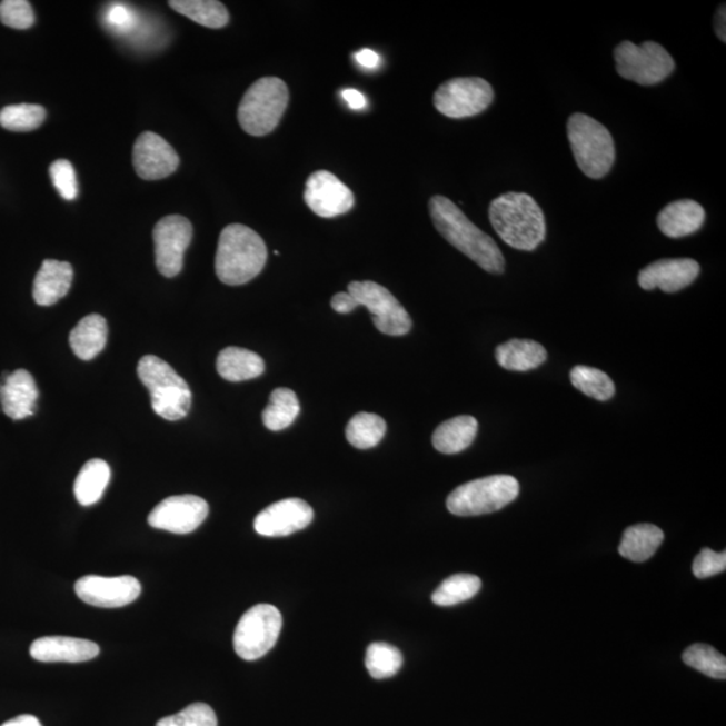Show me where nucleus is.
<instances>
[{"mask_svg": "<svg viewBox=\"0 0 726 726\" xmlns=\"http://www.w3.org/2000/svg\"><path fill=\"white\" fill-rule=\"evenodd\" d=\"M358 307L368 308L372 324L382 334L401 337L412 329V319L394 294L375 281H351L347 287Z\"/></svg>", "mask_w": 726, "mask_h": 726, "instance_id": "9d476101", "label": "nucleus"}, {"mask_svg": "<svg viewBox=\"0 0 726 726\" xmlns=\"http://www.w3.org/2000/svg\"><path fill=\"white\" fill-rule=\"evenodd\" d=\"M111 480V468L101 459H92L81 468L74 481V496L82 506L98 504L105 496L106 488Z\"/></svg>", "mask_w": 726, "mask_h": 726, "instance_id": "cd10ccee", "label": "nucleus"}, {"mask_svg": "<svg viewBox=\"0 0 726 726\" xmlns=\"http://www.w3.org/2000/svg\"><path fill=\"white\" fill-rule=\"evenodd\" d=\"M179 166L176 150L158 133L143 132L133 146V167L145 181L170 177Z\"/></svg>", "mask_w": 726, "mask_h": 726, "instance_id": "f3484780", "label": "nucleus"}, {"mask_svg": "<svg viewBox=\"0 0 726 726\" xmlns=\"http://www.w3.org/2000/svg\"><path fill=\"white\" fill-rule=\"evenodd\" d=\"M73 281V268L66 261L44 260L34 279L33 298L38 306L49 307L67 297Z\"/></svg>", "mask_w": 726, "mask_h": 726, "instance_id": "4be33fe9", "label": "nucleus"}, {"mask_svg": "<svg viewBox=\"0 0 726 726\" xmlns=\"http://www.w3.org/2000/svg\"><path fill=\"white\" fill-rule=\"evenodd\" d=\"M429 215L436 230L468 259L488 274L505 271V257L497 242L468 220L460 208L442 196L429 199Z\"/></svg>", "mask_w": 726, "mask_h": 726, "instance_id": "f257e3e1", "label": "nucleus"}, {"mask_svg": "<svg viewBox=\"0 0 726 726\" xmlns=\"http://www.w3.org/2000/svg\"><path fill=\"white\" fill-rule=\"evenodd\" d=\"M402 662L401 652L388 644H371L366 652V669L376 679L396 676L401 669Z\"/></svg>", "mask_w": 726, "mask_h": 726, "instance_id": "72a5a7b5", "label": "nucleus"}, {"mask_svg": "<svg viewBox=\"0 0 726 726\" xmlns=\"http://www.w3.org/2000/svg\"><path fill=\"white\" fill-rule=\"evenodd\" d=\"M138 377L151 395L153 412L165 420L178 421L189 415L191 390L171 366L157 356H146L138 365Z\"/></svg>", "mask_w": 726, "mask_h": 726, "instance_id": "20e7f679", "label": "nucleus"}, {"mask_svg": "<svg viewBox=\"0 0 726 726\" xmlns=\"http://www.w3.org/2000/svg\"><path fill=\"white\" fill-rule=\"evenodd\" d=\"M106 22L116 33H128L137 26V16L125 4H112L106 12Z\"/></svg>", "mask_w": 726, "mask_h": 726, "instance_id": "a19ab883", "label": "nucleus"}, {"mask_svg": "<svg viewBox=\"0 0 726 726\" xmlns=\"http://www.w3.org/2000/svg\"><path fill=\"white\" fill-rule=\"evenodd\" d=\"M300 414V404L295 391L288 388H278L272 391L265 412L262 422L269 430L278 432L292 426Z\"/></svg>", "mask_w": 726, "mask_h": 726, "instance_id": "c756f323", "label": "nucleus"}, {"mask_svg": "<svg viewBox=\"0 0 726 726\" xmlns=\"http://www.w3.org/2000/svg\"><path fill=\"white\" fill-rule=\"evenodd\" d=\"M0 22L11 29H30L36 23L34 10L26 0H3L0 3Z\"/></svg>", "mask_w": 726, "mask_h": 726, "instance_id": "4c0bfd02", "label": "nucleus"}, {"mask_svg": "<svg viewBox=\"0 0 726 726\" xmlns=\"http://www.w3.org/2000/svg\"><path fill=\"white\" fill-rule=\"evenodd\" d=\"M387 434V422L375 414H357L346 427V439L352 447L370 449L380 445Z\"/></svg>", "mask_w": 726, "mask_h": 726, "instance_id": "7c9ffc66", "label": "nucleus"}, {"mask_svg": "<svg viewBox=\"0 0 726 726\" xmlns=\"http://www.w3.org/2000/svg\"><path fill=\"white\" fill-rule=\"evenodd\" d=\"M614 57L616 70L623 79L639 86L650 87L665 81L676 69L669 51L653 41L642 44L621 42L616 47Z\"/></svg>", "mask_w": 726, "mask_h": 726, "instance_id": "6e6552de", "label": "nucleus"}, {"mask_svg": "<svg viewBox=\"0 0 726 726\" xmlns=\"http://www.w3.org/2000/svg\"><path fill=\"white\" fill-rule=\"evenodd\" d=\"M726 12L725 4L719 6L715 18L716 34L723 42H726Z\"/></svg>", "mask_w": 726, "mask_h": 726, "instance_id": "a18cd8bd", "label": "nucleus"}, {"mask_svg": "<svg viewBox=\"0 0 726 726\" xmlns=\"http://www.w3.org/2000/svg\"><path fill=\"white\" fill-rule=\"evenodd\" d=\"M683 659L687 666L702 672L706 677L726 678V658L709 645L696 644L687 647Z\"/></svg>", "mask_w": 726, "mask_h": 726, "instance_id": "c9c22d12", "label": "nucleus"}, {"mask_svg": "<svg viewBox=\"0 0 726 726\" xmlns=\"http://www.w3.org/2000/svg\"><path fill=\"white\" fill-rule=\"evenodd\" d=\"M51 182L63 199L73 201L79 196V183H77V176L74 167L67 159H58L51 163L50 169Z\"/></svg>", "mask_w": 726, "mask_h": 726, "instance_id": "58836bf2", "label": "nucleus"}, {"mask_svg": "<svg viewBox=\"0 0 726 726\" xmlns=\"http://www.w3.org/2000/svg\"><path fill=\"white\" fill-rule=\"evenodd\" d=\"M488 217L500 239L514 249L530 252L545 240V216L526 192H506L494 199Z\"/></svg>", "mask_w": 726, "mask_h": 726, "instance_id": "f03ea898", "label": "nucleus"}, {"mask_svg": "<svg viewBox=\"0 0 726 726\" xmlns=\"http://www.w3.org/2000/svg\"><path fill=\"white\" fill-rule=\"evenodd\" d=\"M570 381L581 394L597 401H608L615 395V384L607 372L578 365L570 371Z\"/></svg>", "mask_w": 726, "mask_h": 726, "instance_id": "2f4dec72", "label": "nucleus"}, {"mask_svg": "<svg viewBox=\"0 0 726 726\" xmlns=\"http://www.w3.org/2000/svg\"><path fill=\"white\" fill-rule=\"evenodd\" d=\"M342 98L351 109H364L366 107V98L361 92L356 89H346L342 92Z\"/></svg>", "mask_w": 726, "mask_h": 726, "instance_id": "c03bdc74", "label": "nucleus"}, {"mask_svg": "<svg viewBox=\"0 0 726 726\" xmlns=\"http://www.w3.org/2000/svg\"><path fill=\"white\" fill-rule=\"evenodd\" d=\"M209 505L197 496H176L166 498L150 513L149 524L152 528L189 535L207 519Z\"/></svg>", "mask_w": 726, "mask_h": 726, "instance_id": "4468645a", "label": "nucleus"}, {"mask_svg": "<svg viewBox=\"0 0 726 726\" xmlns=\"http://www.w3.org/2000/svg\"><path fill=\"white\" fill-rule=\"evenodd\" d=\"M481 581L474 575H454L446 578L435 590L432 601L436 606L452 607L456 604L473 599L479 593Z\"/></svg>", "mask_w": 726, "mask_h": 726, "instance_id": "473e14b6", "label": "nucleus"}, {"mask_svg": "<svg viewBox=\"0 0 726 726\" xmlns=\"http://www.w3.org/2000/svg\"><path fill=\"white\" fill-rule=\"evenodd\" d=\"M100 647L95 642L69 636H44L30 647L31 658L38 662H69L79 664L98 657Z\"/></svg>", "mask_w": 726, "mask_h": 726, "instance_id": "aec40b11", "label": "nucleus"}, {"mask_svg": "<svg viewBox=\"0 0 726 726\" xmlns=\"http://www.w3.org/2000/svg\"><path fill=\"white\" fill-rule=\"evenodd\" d=\"M76 594L83 603L99 608H120L138 599L140 583L132 576H86L77 580Z\"/></svg>", "mask_w": 726, "mask_h": 726, "instance_id": "2eb2a0df", "label": "nucleus"}, {"mask_svg": "<svg viewBox=\"0 0 726 726\" xmlns=\"http://www.w3.org/2000/svg\"><path fill=\"white\" fill-rule=\"evenodd\" d=\"M217 716L209 705L197 703L177 715L160 719L157 726H217Z\"/></svg>", "mask_w": 726, "mask_h": 726, "instance_id": "e433bc0d", "label": "nucleus"}, {"mask_svg": "<svg viewBox=\"0 0 726 726\" xmlns=\"http://www.w3.org/2000/svg\"><path fill=\"white\" fill-rule=\"evenodd\" d=\"M286 82L278 77H265L248 89L239 106V121L252 137H266L279 126L288 107Z\"/></svg>", "mask_w": 726, "mask_h": 726, "instance_id": "423d86ee", "label": "nucleus"}, {"mask_svg": "<svg viewBox=\"0 0 726 726\" xmlns=\"http://www.w3.org/2000/svg\"><path fill=\"white\" fill-rule=\"evenodd\" d=\"M268 250L253 229L241 223L228 225L221 231L216 255V274L223 285H247L266 267Z\"/></svg>", "mask_w": 726, "mask_h": 726, "instance_id": "7ed1b4c3", "label": "nucleus"}, {"mask_svg": "<svg viewBox=\"0 0 726 726\" xmlns=\"http://www.w3.org/2000/svg\"><path fill=\"white\" fill-rule=\"evenodd\" d=\"M664 539V531L658 526L652 524L629 526L623 533L619 554L629 561L645 563L657 554Z\"/></svg>", "mask_w": 726, "mask_h": 726, "instance_id": "bb28decb", "label": "nucleus"}, {"mask_svg": "<svg viewBox=\"0 0 726 726\" xmlns=\"http://www.w3.org/2000/svg\"><path fill=\"white\" fill-rule=\"evenodd\" d=\"M282 627L278 608L257 604L248 609L236 627L233 645L237 655L246 660L265 657L276 645Z\"/></svg>", "mask_w": 726, "mask_h": 726, "instance_id": "1a4fd4ad", "label": "nucleus"}, {"mask_svg": "<svg viewBox=\"0 0 726 726\" xmlns=\"http://www.w3.org/2000/svg\"><path fill=\"white\" fill-rule=\"evenodd\" d=\"M494 100V89L479 77H459L448 80L438 88L434 96L435 108L451 119H465L477 116Z\"/></svg>", "mask_w": 726, "mask_h": 726, "instance_id": "9b49d317", "label": "nucleus"}, {"mask_svg": "<svg viewBox=\"0 0 726 726\" xmlns=\"http://www.w3.org/2000/svg\"><path fill=\"white\" fill-rule=\"evenodd\" d=\"M705 222V210L693 199H679L660 211L657 218L658 228L670 239H680L696 233Z\"/></svg>", "mask_w": 726, "mask_h": 726, "instance_id": "412c9836", "label": "nucleus"}, {"mask_svg": "<svg viewBox=\"0 0 726 726\" xmlns=\"http://www.w3.org/2000/svg\"><path fill=\"white\" fill-rule=\"evenodd\" d=\"M518 480L510 475H491V477L467 481L455 488L447 498V509L454 516L475 517L503 510L517 499Z\"/></svg>", "mask_w": 726, "mask_h": 726, "instance_id": "0eeeda50", "label": "nucleus"}, {"mask_svg": "<svg viewBox=\"0 0 726 726\" xmlns=\"http://www.w3.org/2000/svg\"><path fill=\"white\" fill-rule=\"evenodd\" d=\"M108 325L99 314L82 318L69 336V345L82 361L98 357L107 345Z\"/></svg>", "mask_w": 726, "mask_h": 726, "instance_id": "b1692460", "label": "nucleus"}, {"mask_svg": "<svg viewBox=\"0 0 726 726\" xmlns=\"http://www.w3.org/2000/svg\"><path fill=\"white\" fill-rule=\"evenodd\" d=\"M265 370V359L256 352L240 349V347H227L217 357L218 375L229 382L253 380V378L260 377Z\"/></svg>", "mask_w": 726, "mask_h": 726, "instance_id": "5701e85b", "label": "nucleus"}, {"mask_svg": "<svg viewBox=\"0 0 726 726\" xmlns=\"http://www.w3.org/2000/svg\"><path fill=\"white\" fill-rule=\"evenodd\" d=\"M305 201L315 215L334 218L349 213L355 208L356 198L332 172L319 170L307 179Z\"/></svg>", "mask_w": 726, "mask_h": 726, "instance_id": "ddd939ff", "label": "nucleus"}, {"mask_svg": "<svg viewBox=\"0 0 726 726\" xmlns=\"http://www.w3.org/2000/svg\"><path fill=\"white\" fill-rule=\"evenodd\" d=\"M496 358L506 370L529 371L541 366L548 358V352L536 340L510 339L497 347Z\"/></svg>", "mask_w": 726, "mask_h": 726, "instance_id": "393cba45", "label": "nucleus"}, {"mask_svg": "<svg viewBox=\"0 0 726 726\" xmlns=\"http://www.w3.org/2000/svg\"><path fill=\"white\" fill-rule=\"evenodd\" d=\"M38 391L34 377L28 370H17L4 375L0 381V407L12 420H23L33 416L37 408Z\"/></svg>", "mask_w": 726, "mask_h": 726, "instance_id": "6ab92c4d", "label": "nucleus"}, {"mask_svg": "<svg viewBox=\"0 0 726 726\" xmlns=\"http://www.w3.org/2000/svg\"><path fill=\"white\" fill-rule=\"evenodd\" d=\"M726 569V551L716 554L712 549L705 548L694 558L693 574L697 578H708L723 574Z\"/></svg>", "mask_w": 726, "mask_h": 726, "instance_id": "ea45409f", "label": "nucleus"}, {"mask_svg": "<svg viewBox=\"0 0 726 726\" xmlns=\"http://www.w3.org/2000/svg\"><path fill=\"white\" fill-rule=\"evenodd\" d=\"M477 434V419L473 416H456L436 428L432 436L434 447L441 454H459L473 445Z\"/></svg>", "mask_w": 726, "mask_h": 726, "instance_id": "a878e982", "label": "nucleus"}, {"mask_svg": "<svg viewBox=\"0 0 726 726\" xmlns=\"http://www.w3.org/2000/svg\"><path fill=\"white\" fill-rule=\"evenodd\" d=\"M2 726H42V724L34 716L23 715L10 719V722L4 723Z\"/></svg>", "mask_w": 726, "mask_h": 726, "instance_id": "49530a36", "label": "nucleus"}, {"mask_svg": "<svg viewBox=\"0 0 726 726\" xmlns=\"http://www.w3.org/2000/svg\"><path fill=\"white\" fill-rule=\"evenodd\" d=\"M44 119L47 109L37 105L9 106L0 111V126L14 132L34 131L42 126Z\"/></svg>", "mask_w": 726, "mask_h": 726, "instance_id": "f704fd0d", "label": "nucleus"}, {"mask_svg": "<svg viewBox=\"0 0 726 726\" xmlns=\"http://www.w3.org/2000/svg\"><path fill=\"white\" fill-rule=\"evenodd\" d=\"M192 239V225L182 216H167L153 228L156 262L166 278H176L183 268V257Z\"/></svg>", "mask_w": 726, "mask_h": 726, "instance_id": "f8f14e48", "label": "nucleus"}, {"mask_svg": "<svg viewBox=\"0 0 726 726\" xmlns=\"http://www.w3.org/2000/svg\"><path fill=\"white\" fill-rule=\"evenodd\" d=\"M356 61L366 69H376L380 63V56L375 50L361 49L355 53Z\"/></svg>", "mask_w": 726, "mask_h": 726, "instance_id": "37998d69", "label": "nucleus"}, {"mask_svg": "<svg viewBox=\"0 0 726 726\" xmlns=\"http://www.w3.org/2000/svg\"><path fill=\"white\" fill-rule=\"evenodd\" d=\"M699 271H702V268H699L696 260H658L642 269L638 282L646 291L659 288L664 292L674 294L689 287L698 278Z\"/></svg>", "mask_w": 726, "mask_h": 726, "instance_id": "a211bd4d", "label": "nucleus"}, {"mask_svg": "<svg viewBox=\"0 0 726 726\" xmlns=\"http://www.w3.org/2000/svg\"><path fill=\"white\" fill-rule=\"evenodd\" d=\"M568 139L578 169L588 178L601 179L611 171L616 151L611 132L586 113L571 115Z\"/></svg>", "mask_w": 726, "mask_h": 726, "instance_id": "39448f33", "label": "nucleus"}, {"mask_svg": "<svg viewBox=\"0 0 726 726\" xmlns=\"http://www.w3.org/2000/svg\"><path fill=\"white\" fill-rule=\"evenodd\" d=\"M170 8L208 29H222L229 23V11L217 0H171Z\"/></svg>", "mask_w": 726, "mask_h": 726, "instance_id": "c85d7f7f", "label": "nucleus"}, {"mask_svg": "<svg viewBox=\"0 0 726 726\" xmlns=\"http://www.w3.org/2000/svg\"><path fill=\"white\" fill-rule=\"evenodd\" d=\"M331 307L338 314H350L358 308V305L349 292H338L331 299Z\"/></svg>", "mask_w": 726, "mask_h": 726, "instance_id": "79ce46f5", "label": "nucleus"}, {"mask_svg": "<svg viewBox=\"0 0 726 726\" xmlns=\"http://www.w3.org/2000/svg\"><path fill=\"white\" fill-rule=\"evenodd\" d=\"M314 510L304 499L289 498L279 500L255 519V530L265 537H286L310 526Z\"/></svg>", "mask_w": 726, "mask_h": 726, "instance_id": "dca6fc26", "label": "nucleus"}]
</instances>
